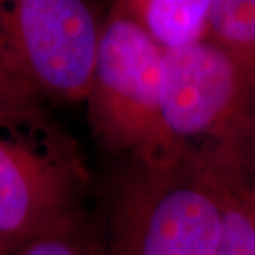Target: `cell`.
<instances>
[{
	"label": "cell",
	"mask_w": 255,
	"mask_h": 255,
	"mask_svg": "<svg viewBox=\"0 0 255 255\" xmlns=\"http://www.w3.org/2000/svg\"><path fill=\"white\" fill-rule=\"evenodd\" d=\"M209 38L240 58L255 63V0H213Z\"/></svg>",
	"instance_id": "cell-9"
},
{
	"label": "cell",
	"mask_w": 255,
	"mask_h": 255,
	"mask_svg": "<svg viewBox=\"0 0 255 255\" xmlns=\"http://www.w3.org/2000/svg\"><path fill=\"white\" fill-rule=\"evenodd\" d=\"M213 177L221 201V226L214 255H255V203L248 177L240 173Z\"/></svg>",
	"instance_id": "cell-7"
},
{
	"label": "cell",
	"mask_w": 255,
	"mask_h": 255,
	"mask_svg": "<svg viewBox=\"0 0 255 255\" xmlns=\"http://www.w3.org/2000/svg\"><path fill=\"white\" fill-rule=\"evenodd\" d=\"M104 17L84 0H0V57L41 101L85 102Z\"/></svg>",
	"instance_id": "cell-4"
},
{
	"label": "cell",
	"mask_w": 255,
	"mask_h": 255,
	"mask_svg": "<svg viewBox=\"0 0 255 255\" xmlns=\"http://www.w3.org/2000/svg\"><path fill=\"white\" fill-rule=\"evenodd\" d=\"M91 174L43 105L0 112V238L20 244L84 213Z\"/></svg>",
	"instance_id": "cell-3"
},
{
	"label": "cell",
	"mask_w": 255,
	"mask_h": 255,
	"mask_svg": "<svg viewBox=\"0 0 255 255\" xmlns=\"http://www.w3.org/2000/svg\"><path fill=\"white\" fill-rule=\"evenodd\" d=\"M163 51L115 1L107 11L91 84L88 124L108 153L143 160L159 122Z\"/></svg>",
	"instance_id": "cell-5"
},
{
	"label": "cell",
	"mask_w": 255,
	"mask_h": 255,
	"mask_svg": "<svg viewBox=\"0 0 255 255\" xmlns=\"http://www.w3.org/2000/svg\"><path fill=\"white\" fill-rule=\"evenodd\" d=\"M255 133V63L213 40L164 51L159 122L140 162L244 173Z\"/></svg>",
	"instance_id": "cell-1"
},
{
	"label": "cell",
	"mask_w": 255,
	"mask_h": 255,
	"mask_svg": "<svg viewBox=\"0 0 255 255\" xmlns=\"http://www.w3.org/2000/svg\"><path fill=\"white\" fill-rule=\"evenodd\" d=\"M248 189L251 199L255 203V133L253 139V147H251V156H250V164H248Z\"/></svg>",
	"instance_id": "cell-11"
},
{
	"label": "cell",
	"mask_w": 255,
	"mask_h": 255,
	"mask_svg": "<svg viewBox=\"0 0 255 255\" xmlns=\"http://www.w3.org/2000/svg\"><path fill=\"white\" fill-rule=\"evenodd\" d=\"M213 0H121L122 11L162 51H173L209 38Z\"/></svg>",
	"instance_id": "cell-6"
},
{
	"label": "cell",
	"mask_w": 255,
	"mask_h": 255,
	"mask_svg": "<svg viewBox=\"0 0 255 255\" xmlns=\"http://www.w3.org/2000/svg\"><path fill=\"white\" fill-rule=\"evenodd\" d=\"M16 246H17V244H13V243H10V241H6V240L0 238V255H6L10 250H13Z\"/></svg>",
	"instance_id": "cell-12"
},
{
	"label": "cell",
	"mask_w": 255,
	"mask_h": 255,
	"mask_svg": "<svg viewBox=\"0 0 255 255\" xmlns=\"http://www.w3.org/2000/svg\"><path fill=\"white\" fill-rule=\"evenodd\" d=\"M6 255H108L101 220L88 213L63 227L20 243Z\"/></svg>",
	"instance_id": "cell-8"
},
{
	"label": "cell",
	"mask_w": 255,
	"mask_h": 255,
	"mask_svg": "<svg viewBox=\"0 0 255 255\" xmlns=\"http://www.w3.org/2000/svg\"><path fill=\"white\" fill-rule=\"evenodd\" d=\"M43 105L36 92L18 80L0 57V112H14Z\"/></svg>",
	"instance_id": "cell-10"
},
{
	"label": "cell",
	"mask_w": 255,
	"mask_h": 255,
	"mask_svg": "<svg viewBox=\"0 0 255 255\" xmlns=\"http://www.w3.org/2000/svg\"><path fill=\"white\" fill-rule=\"evenodd\" d=\"M108 255H214L221 201L213 176L125 160L104 194Z\"/></svg>",
	"instance_id": "cell-2"
}]
</instances>
